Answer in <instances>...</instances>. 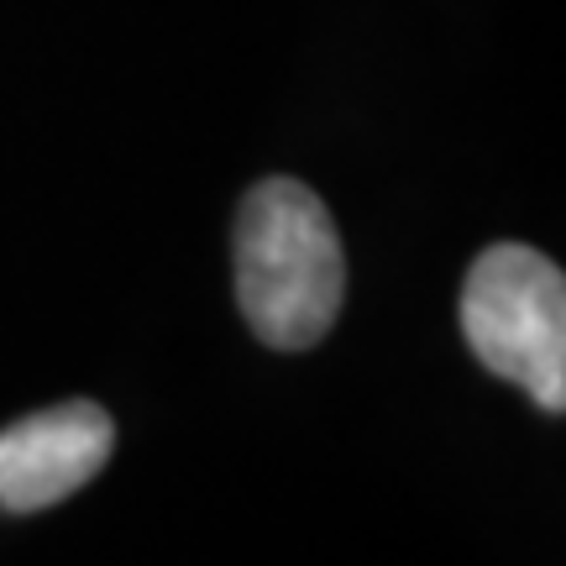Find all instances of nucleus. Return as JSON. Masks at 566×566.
<instances>
[{
    "mask_svg": "<svg viewBox=\"0 0 566 566\" xmlns=\"http://www.w3.org/2000/svg\"><path fill=\"white\" fill-rule=\"evenodd\" d=\"M116 451V420L90 399L38 409L0 430V509L38 514L101 478Z\"/></svg>",
    "mask_w": 566,
    "mask_h": 566,
    "instance_id": "obj_3",
    "label": "nucleus"
},
{
    "mask_svg": "<svg viewBox=\"0 0 566 566\" xmlns=\"http://www.w3.org/2000/svg\"><path fill=\"white\" fill-rule=\"evenodd\" d=\"M462 331L488 373L520 384L546 409H566V279L546 252L499 242L462 283Z\"/></svg>",
    "mask_w": 566,
    "mask_h": 566,
    "instance_id": "obj_2",
    "label": "nucleus"
},
{
    "mask_svg": "<svg viewBox=\"0 0 566 566\" xmlns=\"http://www.w3.org/2000/svg\"><path fill=\"white\" fill-rule=\"evenodd\" d=\"M346 252L321 195L300 179H263L237 210V304L258 342L310 352L342 315Z\"/></svg>",
    "mask_w": 566,
    "mask_h": 566,
    "instance_id": "obj_1",
    "label": "nucleus"
}]
</instances>
